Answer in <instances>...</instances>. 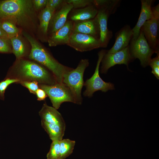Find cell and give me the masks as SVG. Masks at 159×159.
Masks as SVG:
<instances>
[{
    "label": "cell",
    "mask_w": 159,
    "mask_h": 159,
    "mask_svg": "<svg viewBox=\"0 0 159 159\" xmlns=\"http://www.w3.org/2000/svg\"><path fill=\"white\" fill-rule=\"evenodd\" d=\"M149 65L152 69V73L158 80L159 79V67L152 64H150Z\"/></svg>",
    "instance_id": "obj_32"
},
{
    "label": "cell",
    "mask_w": 159,
    "mask_h": 159,
    "mask_svg": "<svg viewBox=\"0 0 159 159\" xmlns=\"http://www.w3.org/2000/svg\"><path fill=\"white\" fill-rule=\"evenodd\" d=\"M73 21L67 20L64 25L56 32L48 36L47 41L50 47L68 44L72 33Z\"/></svg>",
    "instance_id": "obj_14"
},
{
    "label": "cell",
    "mask_w": 159,
    "mask_h": 159,
    "mask_svg": "<svg viewBox=\"0 0 159 159\" xmlns=\"http://www.w3.org/2000/svg\"><path fill=\"white\" fill-rule=\"evenodd\" d=\"M14 67L18 76L24 81H36L49 85L57 82L53 74L33 61L22 58L17 59Z\"/></svg>",
    "instance_id": "obj_3"
},
{
    "label": "cell",
    "mask_w": 159,
    "mask_h": 159,
    "mask_svg": "<svg viewBox=\"0 0 159 159\" xmlns=\"http://www.w3.org/2000/svg\"><path fill=\"white\" fill-rule=\"evenodd\" d=\"M72 33H78L91 36L99 40L100 30L97 17L83 21H73Z\"/></svg>",
    "instance_id": "obj_12"
},
{
    "label": "cell",
    "mask_w": 159,
    "mask_h": 159,
    "mask_svg": "<svg viewBox=\"0 0 159 159\" xmlns=\"http://www.w3.org/2000/svg\"><path fill=\"white\" fill-rule=\"evenodd\" d=\"M97 13L98 9L93 2L84 8L72 9L68 14L67 20L75 21L91 19L96 16Z\"/></svg>",
    "instance_id": "obj_18"
},
{
    "label": "cell",
    "mask_w": 159,
    "mask_h": 159,
    "mask_svg": "<svg viewBox=\"0 0 159 159\" xmlns=\"http://www.w3.org/2000/svg\"><path fill=\"white\" fill-rule=\"evenodd\" d=\"M0 26L10 39L21 34L22 32V29L18 28L14 23L8 20H0Z\"/></svg>",
    "instance_id": "obj_22"
},
{
    "label": "cell",
    "mask_w": 159,
    "mask_h": 159,
    "mask_svg": "<svg viewBox=\"0 0 159 159\" xmlns=\"http://www.w3.org/2000/svg\"><path fill=\"white\" fill-rule=\"evenodd\" d=\"M8 37L6 33L2 30V29L1 28L0 26V37Z\"/></svg>",
    "instance_id": "obj_34"
},
{
    "label": "cell",
    "mask_w": 159,
    "mask_h": 159,
    "mask_svg": "<svg viewBox=\"0 0 159 159\" xmlns=\"http://www.w3.org/2000/svg\"><path fill=\"white\" fill-rule=\"evenodd\" d=\"M10 39L12 52L17 59L22 58L26 55L28 50V45L25 39L21 34Z\"/></svg>",
    "instance_id": "obj_21"
},
{
    "label": "cell",
    "mask_w": 159,
    "mask_h": 159,
    "mask_svg": "<svg viewBox=\"0 0 159 159\" xmlns=\"http://www.w3.org/2000/svg\"><path fill=\"white\" fill-rule=\"evenodd\" d=\"M134 59L130 54L129 45L115 53L107 52L101 62V73L106 74L109 68L117 64H124L128 67L129 63Z\"/></svg>",
    "instance_id": "obj_10"
},
{
    "label": "cell",
    "mask_w": 159,
    "mask_h": 159,
    "mask_svg": "<svg viewBox=\"0 0 159 159\" xmlns=\"http://www.w3.org/2000/svg\"><path fill=\"white\" fill-rule=\"evenodd\" d=\"M54 13L51 10L45 7L38 14L39 25L37 35L39 39L42 42L47 41L49 23Z\"/></svg>",
    "instance_id": "obj_17"
},
{
    "label": "cell",
    "mask_w": 159,
    "mask_h": 159,
    "mask_svg": "<svg viewBox=\"0 0 159 159\" xmlns=\"http://www.w3.org/2000/svg\"><path fill=\"white\" fill-rule=\"evenodd\" d=\"M87 59H82L77 67L67 72L63 75L62 83L71 91L76 101V104L81 105L82 98L81 92L84 85L83 75L86 68L89 65Z\"/></svg>",
    "instance_id": "obj_5"
},
{
    "label": "cell",
    "mask_w": 159,
    "mask_h": 159,
    "mask_svg": "<svg viewBox=\"0 0 159 159\" xmlns=\"http://www.w3.org/2000/svg\"><path fill=\"white\" fill-rule=\"evenodd\" d=\"M39 113L41 118V121L53 124H65L61 113L57 109L48 106L46 103L44 104Z\"/></svg>",
    "instance_id": "obj_19"
},
{
    "label": "cell",
    "mask_w": 159,
    "mask_h": 159,
    "mask_svg": "<svg viewBox=\"0 0 159 159\" xmlns=\"http://www.w3.org/2000/svg\"><path fill=\"white\" fill-rule=\"evenodd\" d=\"M67 3L71 4L73 9H77L85 7L93 3V0H66Z\"/></svg>",
    "instance_id": "obj_26"
},
{
    "label": "cell",
    "mask_w": 159,
    "mask_h": 159,
    "mask_svg": "<svg viewBox=\"0 0 159 159\" xmlns=\"http://www.w3.org/2000/svg\"><path fill=\"white\" fill-rule=\"evenodd\" d=\"M73 9L72 5L66 3L56 11L50 20L48 29V36L63 27L67 20L69 14Z\"/></svg>",
    "instance_id": "obj_13"
},
{
    "label": "cell",
    "mask_w": 159,
    "mask_h": 159,
    "mask_svg": "<svg viewBox=\"0 0 159 159\" xmlns=\"http://www.w3.org/2000/svg\"><path fill=\"white\" fill-rule=\"evenodd\" d=\"M141 6L140 16L137 24L132 29L133 35L132 39H136L139 36L141 28L144 23L151 19L153 14L151 5L154 1L153 0H141Z\"/></svg>",
    "instance_id": "obj_16"
},
{
    "label": "cell",
    "mask_w": 159,
    "mask_h": 159,
    "mask_svg": "<svg viewBox=\"0 0 159 159\" xmlns=\"http://www.w3.org/2000/svg\"><path fill=\"white\" fill-rule=\"evenodd\" d=\"M60 156V141H52L49 150L47 155V159H59Z\"/></svg>",
    "instance_id": "obj_24"
},
{
    "label": "cell",
    "mask_w": 159,
    "mask_h": 159,
    "mask_svg": "<svg viewBox=\"0 0 159 159\" xmlns=\"http://www.w3.org/2000/svg\"><path fill=\"white\" fill-rule=\"evenodd\" d=\"M37 100L39 101L44 100L48 96L45 92L41 88L38 89L36 92Z\"/></svg>",
    "instance_id": "obj_31"
},
{
    "label": "cell",
    "mask_w": 159,
    "mask_h": 159,
    "mask_svg": "<svg viewBox=\"0 0 159 159\" xmlns=\"http://www.w3.org/2000/svg\"><path fill=\"white\" fill-rule=\"evenodd\" d=\"M133 32L130 26L126 25L115 34V41L112 47L107 52L113 53L128 46L132 38Z\"/></svg>",
    "instance_id": "obj_15"
},
{
    "label": "cell",
    "mask_w": 159,
    "mask_h": 159,
    "mask_svg": "<svg viewBox=\"0 0 159 159\" xmlns=\"http://www.w3.org/2000/svg\"><path fill=\"white\" fill-rule=\"evenodd\" d=\"M120 1L119 0H94V4L98 9L96 16L100 30V47H107L112 37V31L107 28L108 19L110 15L115 13Z\"/></svg>",
    "instance_id": "obj_4"
},
{
    "label": "cell",
    "mask_w": 159,
    "mask_h": 159,
    "mask_svg": "<svg viewBox=\"0 0 159 159\" xmlns=\"http://www.w3.org/2000/svg\"><path fill=\"white\" fill-rule=\"evenodd\" d=\"M107 50L102 49L98 53V59L95 72L92 76L86 80L84 83L86 89L83 92L85 97H91L94 93L100 90L106 92L109 90L115 89L114 85L110 82H106L100 77L99 74V69L102 60L106 53Z\"/></svg>",
    "instance_id": "obj_7"
},
{
    "label": "cell",
    "mask_w": 159,
    "mask_h": 159,
    "mask_svg": "<svg viewBox=\"0 0 159 159\" xmlns=\"http://www.w3.org/2000/svg\"><path fill=\"white\" fill-rule=\"evenodd\" d=\"M9 20L32 36L37 34L38 14L32 0L0 1V20Z\"/></svg>",
    "instance_id": "obj_1"
},
{
    "label": "cell",
    "mask_w": 159,
    "mask_h": 159,
    "mask_svg": "<svg viewBox=\"0 0 159 159\" xmlns=\"http://www.w3.org/2000/svg\"><path fill=\"white\" fill-rule=\"evenodd\" d=\"M150 64L156 65L159 67V54H157L155 58L151 59L149 65Z\"/></svg>",
    "instance_id": "obj_33"
},
{
    "label": "cell",
    "mask_w": 159,
    "mask_h": 159,
    "mask_svg": "<svg viewBox=\"0 0 159 159\" xmlns=\"http://www.w3.org/2000/svg\"><path fill=\"white\" fill-rule=\"evenodd\" d=\"M21 84L27 88L29 92L33 94H36L37 90L39 89L38 82L36 81H20Z\"/></svg>",
    "instance_id": "obj_29"
},
{
    "label": "cell",
    "mask_w": 159,
    "mask_h": 159,
    "mask_svg": "<svg viewBox=\"0 0 159 159\" xmlns=\"http://www.w3.org/2000/svg\"><path fill=\"white\" fill-rule=\"evenodd\" d=\"M41 125L52 141L63 139L66 128L65 124H53L41 121Z\"/></svg>",
    "instance_id": "obj_20"
},
{
    "label": "cell",
    "mask_w": 159,
    "mask_h": 159,
    "mask_svg": "<svg viewBox=\"0 0 159 159\" xmlns=\"http://www.w3.org/2000/svg\"><path fill=\"white\" fill-rule=\"evenodd\" d=\"M20 81L18 79L7 78L0 82V97L2 100L4 98V94L7 87L10 84Z\"/></svg>",
    "instance_id": "obj_28"
},
{
    "label": "cell",
    "mask_w": 159,
    "mask_h": 159,
    "mask_svg": "<svg viewBox=\"0 0 159 159\" xmlns=\"http://www.w3.org/2000/svg\"><path fill=\"white\" fill-rule=\"evenodd\" d=\"M66 3V0H47L46 7L54 13Z\"/></svg>",
    "instance_id": "obj_27"
},
{
    "label": "cell",
    "mask_w": 159,
    "mask_h": 159,
    "mask_svg": "<svg viewBox=\"0 0 159 159\" xmlns=\"http://www.w3.org/2000/svg\"><path fill=\"white\" fill-rule=\"evenodd\" d=\"M67 45L80 52L100 48L98 40L91 35L78 33H72Z\"/></svg>",
    "instance_id": "obj_11"
},
{
    "label": "cell",
    "mask_w": 159,
    "mask_h": 159,
    "mask_svg": "<svg viewBox=\"0 0 159 159\" xmlns=\"http://www.w3.org/2000/svg\"><path fill=\"white\" fill-rule=\"evenodd\" d=\"M129 45L130 54L134 59H139L144 67L149 65L151 57L155 52L150 46L141 29L138 38L135 40L132 39Z\"/></svg>",
    "instance_id": "obj_8"
},
{
    "label": "cell",
    "mask_w": 159,
    "mask_h": 159,
    "mask_svg": "<svg viewBox=\"0 0 159 159\" xmlns=\"http://www.w3.org/2000/svg\"><path fill=\"white\" fill-rule=\"evenodd\" d=\"M22 34L31 47L29 58L39 63L50 71L57 82L62 83L64 74L73 68L59 63L34 36L24 31H22Z\"/></svg>",
    "instance_id": "obj_2"
},
{
    "label": "cell",
    "mask_w": 159,
    "mask_h": 159,
    "mask_svg": "<svg viewBox=\"0 0 159 159\" xmlns=\"http://www.w3.org/2000/svg\"><path fill=\"white\" fill-rule=\"evenodd\" d=\"M12 52L10 39L8 37H0V52L9 53Z\"/></svg>",
    "instance_id": "obj_25"
},
{
    "label": "cell",
    "mask_w": 159,
    "mask_h": 159,
    "mask_svg": "<svg viewBox=\"0 0 159 159\" xmlns=\"http://www.w3.org/2000/svg\"><path fill=\"white\" fill-rule=\"evenodd\" d=\"M47 0H32L34 8L37 11L41 10L46 6Z\"/></svg>",
    "instance_id": "obj_30"
},
{
    "label": "cell",
    "mask_w": 159,
    "mask_h": 159,
    "mask_svg": "<svg viewBox=\"0 0 159 159\" xmlns=\"http://www.w3.org/2000/svg\"><path fill=\"white\" fill-rule=\"evenodd\" d=\"M152 7L153 16L146 21L141 28L151 48L157 54H159L158 29L159 20V5Z\"/></svg>",
    "instance_id": "obj_9"
},
{
    "label": "cell",
    "mask_w": 159,
    "mask_h": 159,
    "mask_svg": "<svg viewBox=\"0 0 159 159\" xmlns=\"http://www.w3.org/2000/svg\"><path fill=\"white\" fill-rule=\"evenodd\" d=\"M75 141L69 139H62L60 141L59 159H65L73 152Z\"/></svg>",
    "instance_id": "obj_23"
},
{
    "label": "cell",
    "mask_w": 159,
    "mask_h": 159,
    "mask_svg": "<svg viewBox=\"0 0 159 159\" xmlns=\"http://www.w3.org/2000/svg\"><path fill=\"white\" fill-rule=\"evenodd\" d=\"M39 86L45 92L53 107L57 110L64 102L76 104V100L71 91L63 83L57 82L52 85L41 84Z\"/></svg>",
    "instance_id": "obj_6"
}]
</instances>
